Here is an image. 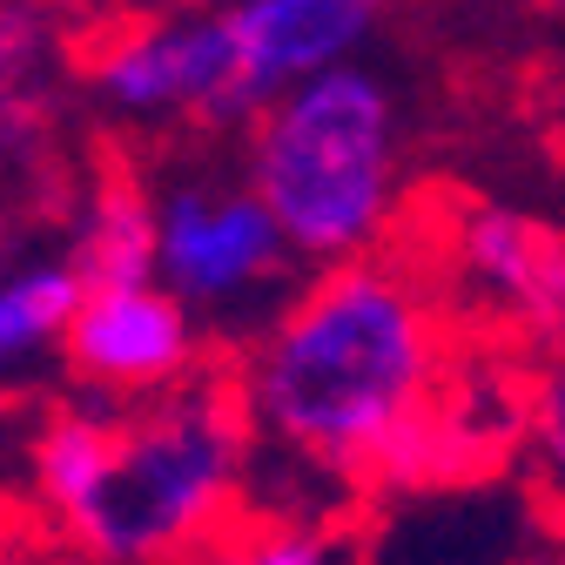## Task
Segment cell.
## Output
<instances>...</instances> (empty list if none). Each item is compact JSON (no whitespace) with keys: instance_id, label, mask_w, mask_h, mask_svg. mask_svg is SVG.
Here are the masks:
<instances>
[{"instance_id":"12","label":"cell","mask_w":565,"mask_h":565,"mask_svg":"<svg viewBox=\"0 0 565 565\" xmlns=\"http://www.w3.org/2000/svg\"><path fill=\"white\" fill-rule=\"evenodd\" d=\"M47 41H54V28H47L41 0H0V95H14L34 75Z\"/></svg>"},{"instance_id":"6","label":"cell","mask_w":565,"mask_h":565,"mask_svg":"<svg viewBox=\"0 0 565 565\" xmlns=\"http://www.w3.org/2000/svg\"><path fill=\"white\" fill-rule=\"evenodd\" d=\"M61 358L75 371L82 391L108 397V404H135L175 391L182 377H195L209 364L195 310L162 290V282H108V290H82V303L67 310L61 330Z\"/></svg>"},{"instance_id":"14","label":"cell","mask_w":565,"mask_h":565,"mask_svg":"<svg viewBox=\"0 0 565 565\" xmlns=\"http://www.w3.org/2000/svg\"><path fill=\"white\" fill-rule=\"evenodd\" d=\"M34 565H108V558H88V552H75V545H61V552H47V558H34Z\"/></svg>"},{"instance_id":"16","label":"cell","mask_w":565,"mask_h":565,"mask_svg":"<svg viewBox=\"0 0 565 565\" xmlns=\"http://www.w3.org/2000/svg\"><path fill=\"white\" fill-rule=\"evenodd\" d=\"M545 8H552V0H545Z\"/></svg>"},{"instance_id":"4","label":"cell","mask_w":565,"mask_h":565,"mask_svg":"<svg viewBox=\"0 0 565 565\" xmlns=\"http://www.w3.org/2000/svg\"><path fill=\"white\" fill-rule=\"evenodd\" d=\"M438 290L451 297L458 323L471 317L505 323L512 343H558V310H565V249L558 230L525 216V209L499 202H451L445 209V236L424 249Z\"/></svg>"},{"instance_id":"11","label":"cell","mask_w":565,"mask_h":565,"mask_svg":"<svg viewBox=\"0 0 565 565\" xmlns=\"http://www.w3.org/2000/svg\"><path fill=\"white\" fill-rule=\"evenodd\" d=\"M75 303H82V276L67 263H28L0 276V384L61 343Z\"/></svg>"},{"instance_id":"9","label":"cell","mask_w":565,"mask_h":565,"mask_svg":"<svg viewBox=\"0 0 565 565\" xmlns=\"http://www.w3.org/2000/svg\"><path fill=\"white\" fill-rule=\"evenodd\" d=\"M182 565H364V525H350V519H276V512L243 505Z\"/></svg>"},{"instance_id":"1","label":"cell","mask_w":565,"mask_h":565,"mask_svg":"<svg viewBox=\"0 0 565 565\" xmlns=\"http://www.w3.org/2000/svg\"><path fill=\"white\" fill-rule=\"evenodd\" d=\"M458 337L431 263L391 230L364 256L323 263L230 371L256 445L364 491L371 458L438 391Z\"/></svg>"},{"instance_id":"15","label":"cell","mask_w":565,"mask_h":565,"mask_svg":"<svg viewBox=\"0 0 565 565\" xmlns=\"http://www.w3.org/2000/svg\"><path fill=\"white\" fill-rule=\"evenodd\" d=\"M0 256H8V223H0Z\"/></svg>"},{"instance_id":"8","label":"cell","mask_w":565,"mask_h":565,"mask_svg":"<svg viewBox=\"0 0 565 565\" xmlns=\"http://www.w3.org/2000/svg\"><path fill=\"white\" fill-rule=\"evenodd\" d=\"M67 269L82 276V290H108V282H149L156 276V189L135 169L108 162L102 182L82 202L75 249Z\"/></svg>"},{"instance_id":"2","label":"cell","mask_w":565,"mask_h":565,"mask_svg":"<svg viewBox=\"0 0 565 565\" xmlns=\"http://www.w3.org/2000/svg\"><path fill=\"white\" fill-rule=\"evenodd\" d=\"M256 451L230 358H209L175 391L115 404L95 484L54 519L61 545L108 565H182L249 505Z\"/></svg>"},{"instance_id":"3","label":"cell","mask_w":565,"mask_h":565,"mask_svg":"<svg viewBox=\"0 0 565 565\" xmlns=\"http://www.w3.org/2000/svg\"><path fill=\"white\" fill-rule=\"evenodd\" d=\"M243 182L303 263L364 256L397 230V115L364 67H317L249 121Z\"/></svg>"},{"instance_id":"7","label":"cell","mask_w":565,"mask_h":565,"mask_svg":"<svg viewBox=\"0 0 565 565\" xmlns=\"http://www.w3.org/2000/svg\"><path fill=\"white\" fill-rule=\"evenodd\" d=\"M377 8L384 0H243V8H230L223 28H230V54H236L243 108L256 115L290 82L343 61L371 34Z\"/></svg>"},{"instance_id":"10","label":"cell","mask_w":565,"mask_h":565,"mask_svg":"<svg viewBox=\"0 0 565 565\" xmlns=\"http://www.w3.org/2000/svg\"><path fill=\"white\" fill-rule=\"evenodd\" d=\"M108 438H115V404L108 397H82V404H54L41 417V431L28 445V478H34V499L61 519L67 505L95 484L102 458H108Z\"/></svg>"},{"instance_id":"5","label":"cell","mask_w":565,"mask_h":565,"mask_svg":"<svg viewBox=\"0 0 565 565\" xmlns=\"http://www.w3.org/2000/svg\"><path fill=\"white\" fill-rule=\"evenodd\" d=\"M290 269V243L249 182H175L156 195V282L189 310H230L263 297Z\"/></svg>"},{"instance_id":"13","label":"cell","mask_w":565,"mask_h":565,"mask_svg":"<svg viewBox=\"0 0 565 565\" xmlns=\"http://www.w3.org/2000/svg\"><path fill=\"white\" fill-rule=\"evenodd\" d=\"M156 8H175V0H102L95 14H156Z\"/></svg>"}]
</instances>
